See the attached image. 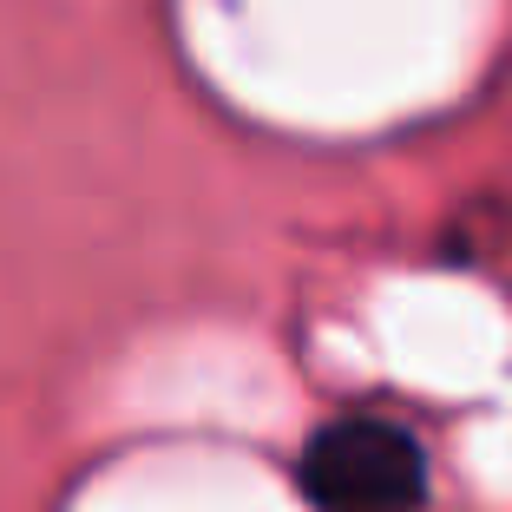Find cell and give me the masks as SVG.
Segmentation results:
<instances>
[{
  "mask_svg": "<svg viewBox=\"0 0 512 512\" xmlns=\"http://www.w3.org/2000/svg\"><path fill=\"white\" fill-rule=\"evenodd\" d=\"M296 480L316 512H421L427 447L388 414H342L309 434Z\"/></svg>",
  "mask_w": 512,
  "mask_h": 512,
  "instance_id": "1",
  "label": "cell"
}]
</instances>
